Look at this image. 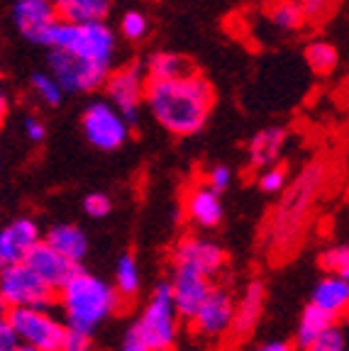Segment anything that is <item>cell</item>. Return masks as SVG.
Masks as SVG:
<instances>
[{
  "instance_id": "6da1fadb",
  "label": "cell",
  "mask_w": 349,
  "mask_h": 351,
  "mask_svg": "<svg viewBox=\"0 0 349 351\" xmlns=\"http://www.w3.org/2000/svg\"><path fill=\"white\" fill-rule=\"evenodd\" d=\"M144 100L154 120L176 137L196 134L207 122L213 110V86L198 73H185L166 81H149L144 86Z\"/></svg>"
},
{
  "instance_id": "7a4b0ae2",
  "label": "cell",
  "mask_w": 349,
  "mask_h": 351,
  "mask_svg": "<svg viewBox=\"0 0 349 351\" xmlns=\"http://www.w3.org/2000/svg\"><path fill=\"white\" fill-rule=\"evenodd\" d=\"M56 293H59L61 310L66 315V327L81 329L88 335L108 317H113V313L120 305V295L115 293L108 280L81 271L78 266L56 288Z\"/></svg>"
},
{
  "instance_id": "3957f363",
  "label": "cell",
  "mask_w": 349,
  "mask_h": 351,
  "mask_svg": "<svg viewBox=\"0 0 349 351\" xmlns=\"http://www.w3.org/2000/svg\"><path fill=\"white\" fill-rule=\"evenodd\" d=\"M52 49L74 54L91 64L110 66L115 56V34L103 20H59L47 39Z\"/></svg>"
},
{
  "instance_id": "277c9868",
  "label": "cell",
  "mask_w": 349,
  "mask_h": 351,
  "mask_svg": "<svg viewBox=\"0 0 349 351\" xmlns=\"http://www.w3.org/2000/svg\"><path fill=\"white\" fill-rule=\"evenodd\" d=\"M179 319L169 283H159L132 329L152 351H169L179 335Z\"/></svg>"
},
{
  "instance_id": "5b68a950",
  "label": "cell",
  "mask_w": 349,
  "mask_h": 351,
  "mask_svg": "<svg viewBox=\"0 0 349 351\" xmlns=\"http://www.w3.org/2000/svg\"><path fill=\"white\" fill-rule=\"evenodd\" d=\"M5 317L15 329L20 344L34 346L39 351H59L66 324L52 315L49 305L10 307Z\"/></svg>"
},
{
  "instance_id": "8992f818",
  "label": "cell",
  "mask_w": 349,
  "mask_h": 351,
  "mask_svg": "<svg viewBox=\"0 0 349 351\" xmlns=\"http://www.w3.org/2000/svg\"><path fill=\"white\" fill-rule=\"evenodd\" d=\"M83 134L95 149L115 152L130 137V122L125 120L120 110L108 100H95L83 112Z\"/></svg>"
},
{
  "instance_id": "52a82bcc",
  "label": "cell",
  "mask_w": 349,
  "mask_h": 351,
  "mask_svg": "<svg viewBox=\"0 0 349 351\" xmlns=\"http://www.w3.org/2000/svg\"><path fill=\"white\" fill-rule=\"evenodd\" d=\"M54 288L47 285L25 261L0 269V295L8 307L49 305L54 300Z\"/></svg>"
},
{
  "instance_id": "ba28073f",
  "label": "cell",
  "mask_w": 349,
  "mask_h": 351,
  "mask_svg": "<svg viewBox=\"0 0 349 351\" xmlns=\"http://www.w3.org/2000/svg\"><path fill=\"white\" fill-rule=\"evenodd\" d=\"M49 73L56 78L64 93H88L103 86L108 78V66L91 64L74 54L54 49L49 56Z\"/></svg>"
},
{
  "instance_id": "9c48e42d",
  "label": "cell",
  "mask_w": 349,
  "mask_h": 351,
  "mask_svg": "<svg viewBox=\"0 0 349 351\" xmlns=\"http://www.w3.org/2000/svg\"><path fill=\"white\" fill-rule=\"evenodd\" d=\"M144 86H147V76L142 73L139 64H127L122 69L105 78V90H108V103H113L120 110L125 120L135 122L139 105L144 100Z\"/></svg>"
},
{
  "instance_id": "30bf717a",
  "label": "cell",
  "mask_w": 349,
  "mask_h": 351,
  "mask_svg": "<svg viewBox=\"0 0 349 351\" xmlns=\"http://www.w3.org/2000/svg\"><path fill=\"white\" fill-rule=\"evenodd\" d=\"M322 181V169L317 164L308 166L306 173L300 176V181L295 183L293 188L286 195L284 205L276 215V237L284 234H293L295 227L300 225V219L306 215V210L311 208L313 197H315V191L320 188Z\"/></svg>"
},
{
  "instance_id": "8fae6325",
  "label": "cell",
  "mask_w": 349,
  "mask_h": 351,
  "mask_svg": "<svg viewBox=\"0 0 349 351\" xmlns=\"http://www.w3.org/2000/svg\"><path fill=\"white\" fill-rule=\"evenodd\" d=\"M232 317H235V300L227 291H215L210 288V293L205 295V300L198 305V310L193 313V317L188 322L193 324V332L207 339H218V337L227 335L232 327Z\"/></svg>"
},
{
  "instance_id": "7c38bea8",
  "label": "cell",
  "mask_w": 349,
  "mask_h": 351,
  "mask_svg": "<svg viewBox=\"0 0 349 351\" xmlns=\"http://www.w3.org/2000/svg\"><path fill=\"white\" fill-rule=\"evenodd\" d=\"M210 278L203 276L201 271L191 269V266H181V263H171V280L169 291L174 298L176 313L181 319H191L193 313L198 310L205 295L210 293Z\"/></svg>"
},
{
  "instance_id": "4fadbf2b",
  "label": "cell",
  "mask_w": 349,
  "mask_h": 351,
  "mask_svg": "<svg viewBox=\"0 0 349 351\" xmlns=\"http://www.w3.org/2000/svg\"><path fill=\"white\" fill-rule=\"evenodd\" d=\"M12 20L30 42L47 44L59 15L49 0H17L12 8Z\"/></svg>"
},
{
  "instance_id": "5bb4252c",
  "label": "cell",
  "mask_w": 349,
  "mask_h": 351,
  "mask_svg": "<svg viewBox=\"0 0 349 351\" xmlns=\"http://www.w3.org/2000/svg\"><path fill=\"white\" fill-rule=\"evenodd\" d=\"M174 263L191 266V269L201 271L207 278H213L215 274L223 271L225 252L215 241L198 239V237H185V239L179 241V247L174 249Z\"/></svg>"
},
{
  "instance_id": "9a60e30c",
  "label": "cell",
  "mask_w": 349,
  "mask_h": 351,
  "mask_svg": "<svg viewBox=\"0 0 349 351\" xmlns=\"http://www.w3.org/2000/svg\"><path fill=\"white\" fill-rule=\"evenodd\" d=\"M39 241V227L30 217H15L0 227V269L25 258V254Z\"/></svg>"
},
{
  "instance_id": "2e32d148",
  "label": "cell",
  "mask_w": 349,
  "mask_h": 351,
  "mask_svg": "<svg viewBox=\"0 0 349 351\" xmlns=\"http://www.w3.org/2000/svg\"><path fill=\"white\" fill-rule=\"evenodd\" d=\"M22 261L27 263L30 269H32L34 274L44 280V283L52 285L54 291L59 288L61 283H64L66 278H69V276H71V271L76 269L71 261H66L59 252H54V249H52L49 244H47V241H42V239H39L37 244H34V247L25 254V258H22Z\"/></svg>"
},
{
  "instance_id": "e0dca14e",
  "label": "cell",
  "mask_w": 349,
  "mask_h": 351,
  "mask_svg": "<svg viewBox=\"0 0 349 351\" xmlns=\"http://www.w3.org/2000/svg\"><path fill=\"white\" fill-rule=\"evenodd\" d=\"M185 215L191 217L193 225L210 230L218 227L223 219V203H220V193L207 186H196L185 193Z\"/></svg>"
},
{
  "instance_id": "ac0fdd59",
  "label": "cell",
  "mask_w": 349,
  "mask_h": 351,
  "mask_svg": "<svg viewBox=\"0 0 349 351\" xmlns=\"http://www.w3.org/2000/svg\"><path fill=\"white\" fill-rule=\"evenodd\" d=\"M264 310V285L259 280H251L245 288L240 298V305H235V317H232V337L235 339H247V337L254 332V327L262 319Z\"/></svg>"
},
{
  "instance_id": "d6986e66",
  "label": "cell",
  "mask_w": 349,
  "mask_h": 351,
  "mask_svg": "<svg viewBox=\"0 0 349 351\" xmlns=\"http://www.w3.org/2000/svg\"><path fill=\"white\" fill-rule=\"evenodd\" d=\"M311 302L315 307H320V310H325L328 315H333L335 319L342 317L349 307V278L328 274L313 288Z\"/></svg>"
},
{
  "instance_id": "ffe728a7",
  "label": "cell",
  "mask_w": 349,
  "mask_h": 351,
  "mask_svg": "<svg viewBox=\"0 0 349 351\" xmlns=\"http://www.w3.org/2000/svg\"><path fill=\"white\" fill-rule=\"evenodd\" d=\"M44 241L54 252H59L66 261H71L74 266H78L88 254V237L76 225H54L47 232Z\"/></svg>"
},
{
  "instance_id": "44dd1931",
  "label": "cell",
  "mask_w": 349,
  "mask_h": 351,
  "mask_svg": "<svg viewBox=\"0 0 349 351\" xmlns=\"http://www.w3.org/2000/svg\"><path fill=\"white\" fill-rule=\"evenodd\" d=\"M286 144V132L278 130V127H267L251 139L249 144V161L251 166L264 169V166H271L278 161L281 152H284Z\"/></svg>"
},
{
  "instance_id": "7402d4cb",
  "label": "cell",
  "mask_w": 349,
  "mask_h": 351,
  "mask_svg": "<svg viewBox=\"0 0 349 351\" xmlns=\"http://www.w3.org/2000/svg\"><path fill=\"white\" fill-rule=\"evenodd\" d=\"M59 20H103L110 10V0H49Z\"/></svg>"
},
{
  "instance_id": "603a6c76",
  "label": "cell",
  "mask_w": 349,
  "mask_h": 351,
  "mask_svg": "<svg viewBox=\"0 0 349 351\" xmlns=\"http://www.w3.org/2000/svg\"><path fill=\"white\" fill-rule=\"evenodd\" d=\"M193 66L191 61L174 51H157L152 59L147 61V78L149 81H166V78H179L191 73Z\"/></svg>"
},
{
  "instance_id": "cb8c5ba5",
  "label": "cell",
  "mask_w": 349,
  "mask_h": 351,
  "mask_svg": "<svg viewBox=\"0 0 349 351\" xmlns=\"http://www.w3.org/2000/svg\"><path fill=\"white\" fill-rule=\"evenodd\" d=\"M335 322H337V319H335L333 315H328L325 310H320V307H315L311 302V305L303 310V315H300L298 332H295V341H298V346L300 349H306V346L311 344L317 335H322V332Z\"/></svg>"
},
{
  "instance_id": "d4e9b609",
  "label": "cell",
  "mask_w": 349,
  "mask_h": 351,
  "mask_svg": "<svg viewBox=\"0 0 349 351\" xmlns=\"http://www.w3.org/2000/svg\"><path fill=\"white\" fill-rule=\"evenodd\" d=\"M142 285V274H139V263L132 254H122L115 266V293L122 298H135Z\"/></svg>"
},
{
  "instance_id": "484cf974",
  "label": "cell",
  "mask_w": 349,
  "mask_h": 351,
  "mask_svg": "<svg viewBox=\"0 0 349 351\" xmlns=\"http://www.w3.org/2000/svg\"><path fill=\"white\" fill-rule=\"evenodd\" d=\"M269 15H271L273 25L284 32H293L306 22V10L300 5V0H276Z\"/></svg>"
},
{
  "instance_id": "4316f807",
  "label": "cell",
  "mask_w": 349,
  "mask_h": 351,
  "mask_svg": "<svg viewBox=\"0 0 349 351\" xmlns=\"http://www.w3.org/2000/svg\"><path fill=\"white\" fill-rule=\"evenodd\" d=\"M306 59L315 73H333L339 64V51L330 42H313L306 51Z\"/></svg>"
},
{
  "instance_id": "83f0119b",
  "label": "cell",
  "mask_w": 349,
  "mask_h": 351,
  "mask_svg": "<svg viewBox=\"0 0 349 351\" xmlns=\"http://www.w3.org/2000/svg\"><path fill=\"white\" fill-rule=\"evenodd\" d=\"M303 351H347V335L337 322L317 335Z\"/></svg>"
},
{
  "instance_id": "f1b7e54d",
  "label": "cell",
  "mask_w": 349,
  "mask_h": 351,
  "mask_svg": "<svg viewBox=\"0 0 349 351\" xmlns=\"http://www.w3.org/2000/svg\"><path fill=\"white\" fill-rule=\"evenodd\" d=\"M320 266L328 274L349 278V247L347 244H335V247L325 249L320 254Z\"/></svg>"
},
{
  "instance_id": "f546056e",
  "label": "cell",
  "mask_w": 349,
  "mask_h": 351,
  "mask_svg": "<svg viewBox=\"0 0 349 351\" xmlns=\"http://www.w3.org/2000/svg\"><path fill=\"white\" fill-rule=\"evenodd\" d=\"M32 88H34V93H37V98L42 100V103L52 105V108H56V105L61 103L64 88L56 83V78L52 76V73H34Z\"/></svg>"
},
{
  "instance_id": "4dcf8cb0",
  "label": "cell",
  "mask_w": 349,
  "mask_h": 351,
  "mask_svg": "<svg viewBox=\"0 0 349 351\" xmlns=\"http://www.w3.org/2000/svg\"><path fill=\"white\" fill-rule=\"evenodd\" d=\"M122 34H125L127 39H132V42H137V39H142L144 34H147V17L142 15V12H125L122 15Z\"/></svg>"
},
{
  "instance_id": "1f68e13d",
  "label": "cell",
  "mask_w": 349,
  "mask_h": 351,
  "mask_svg": "<svg viewBox=\"0 0 349 351\" xmlns=\"http://www.w3.org/2000/svg\"><path fill=\"white\" fill-rule=\"evenodd\" d=\"M59 351H93L91 335L81 332V329L66 327V335H64V339H61Z\"/></svg>"
},
{
  "instance_id": "d6a6232c",
  "label": "cell",
  "mask_w": 349,
  "mask_h": 351,
  "mask_svg": "<svg viewBox=\"0 0 349 351\" xmlns=\"http://www.w3.org/2000/svg\"><path fill=\"white\" fill-rule=\"evenodd\" d=\"M286 183V171L281 166H264V171L259 173V188L264 193H278Z\"/></svg>"
},
{
  "instance_id": "836d02e7",
  "label": "cell",
  "mask_w": 349,
  "mask_h": 351,
  "mask_svg": "<svg viewBox=\"0 0 349 351\" xmlns=\"http://www.w3.org/2000/svg\"><path fill=\"white\" fill-rule=\"evenodd\" d=\"M110 197L105 195V193H91V195L83 197V210H86V215H91V217H105V215L110 213Z\"/></svg>"
},
{
  "instance_id": "e575fe53",
  "label": "cell",
  "mask_w": 349,
  "mask_h": 351,
  "mask_svg": "<svg viewBox=\"0 0 349 351\" xmlns=\"http://www.w3.org/2000/svg\"><path fill=\"white\" fill-rule=\"evenodd\" d=\"M337 3L339 0H300V5L306 10V17H311V20H320L328 12H333Z\"/></svg>"
},
{
  "instance_id": "d590c367",
  "label": "cell",
  "mask_w": 349,
  "mask_h": 351,
  "mask_svg": "<svg viewBox=\"0 0 349 351\" xmlns=\"http://www.w3.org/2000/svg\"><path fill=\"white\" fill-rule=\"evenodd\" d=\"M229 183H232V171H229L227 166H215V169H210V173H207V186L213 188V191L223 193Z\"/></svg>"
},
{
  "instance_id": "8d00e7d4",
  "label": "cell",
  "mask_w": 349,
  "mask_h": 351,
  "mask_svg": "<svg viewBox=\"0 0 349 351\" xmlns=\"http://www.w3.org/2000/svg\"><path fill=\"white\" fill-rule=\"evenodd\" d=\"M17 344H20V339H17L15 329H12V324L3 315L0 317V351H15Z\"/></svg>"
},
{
  "instance_id": "74e56055",
  "label": "cell",
  "mask_w": 349,
  "mask_h": 351,
  "mask_svg": "<svg viewBox=\"0 0 349 351\" xmlns=\"http://www.w3.org/2000/svg\"><path fill=\"white\" fill-rule=\"evenodd\" d=\"M25 134H27L30 142H42L44 134H47V127H44V122H39L37 117H27V120H25Z\"/></svg>"
},
{
  "instance_id": "f35d334b",
  "label": "cell",
  "mask_w": 349,
  "mask_h": 351,
  "mask_svg": "<svg viewBox=\"0 0 349 351\" xmlns=\"http://www.w3.org/2000/svg\"><path fill=\"white\" fill-rule=\"evenodd\" d=\"M120 351H152V349H149V346L139 339V335H137L135 329H130V332H127V337L122 339Z\"/></svg>"
},
{
  "instance_id": "ab89813d",
  "label": "cell",
  "mask_w": 349,
  "mask_h": 351,
  "mask_svg": "<svg viewBox=\"0 0 349 351\" xmlns=\"http://www.w3.org/2000/svg\"><path fill=\"white\" fill-rule=\"evenodd\" d=\"M257 351H293V346L286 344V341H267V344H262Z\"/></svg>"
},
{
  "instance_id": "60d3db41",
  "label": "cell",
  "mask_w": 349,
  "mask_h": 351,
  "mask_svg": "<svg viewBox=\"0 0 349 351\" xmlns=\"http://www.w3.org/2000/svg\"><path fill=\"white\" fill-rule=\"evenodd\" d=\"M8 108H10V105H8V95L3 93V90H0V122L5 120V115H8Z\"/></svg>"
},
{
  "instance_id": "b9f144b4",
  "label": "cell",
  "mask_w": 349,
  "mask_h": 351,
  "mask_svg": "<svg viewBox=\"0 0 349 351\" xmlns=\"http://www.w3.org/2000/svg\"><path fill=\"white\" fill-rule=\"evenodd\" d=\"M8 310H10V307H8V302L3 300V295H0V317H3V315H8Z\"/></svg>"
},
{
  "instance_id": "7bdbcfd3",
  "label": "cell",
  "mask_w": 349,
  "mask_h": 351,
  "mask_svg": "<svg viewBox=\"0 0 349 351\" xmlns=\"http://www.w3.org/2000/svg\"><path fill=\"white\" fill-rule=\"evenodd\" d=\"M15 351H39V349H34V346H27V344H17Z\"/></svg>"
}]
</instances>
